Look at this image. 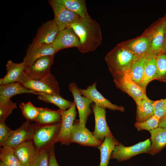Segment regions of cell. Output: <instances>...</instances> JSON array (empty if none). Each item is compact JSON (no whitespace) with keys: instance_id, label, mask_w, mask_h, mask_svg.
<instances>
[{"instance_id":"d4e9b609","label":"cell","mask_w":166,"mask_h":166,"mask_svg":"<svg viewBox=\"0 0 166 166\" xmlns=\"http://www.w3.org/2000/svg\"><path fill=\"white\" fill-rule=\"evenodd\" d=\"M154 102L146 96L136 103V122H143L154 115Z\"/></svg>"},{"instance_id":"60d3db41","label":"cell","mask_w":166,"mask_h":166,"mask_svg":"<svg viewBox=\"0 0 166 166\" xmlns=\"http://www.w3.org/2000/svg\"><path fill=\"white\" fill-rule=\"evenodd\" d=\"M158 127L164 128H166V114L160 119Z\"/></svg>"},{"instance_id":"2e32d148","label":"cell","mask_w":166,"mask_h":166,"mask_svg":"<svg viewBox=\"0 0 166 166\" xmlns=\"http://www.w3.org/2000/svg\"><path fill=\"white\" fill-rule=\"evenodd\" d=\"M57 52L52 44L35 45L31 43L28 46L23 61L26 66L30 65L39 58L46 56H54Z\"/></svg>"},{"instance_id":"277c9868","label":"cell","mask_w":166,"mask_h":166,"mask_svg":"<svg viewBox=\"0 0 166 166\" xmlns=\"http://www.w3.org/2000/svg\"><path fill=\"white\" fill-rule=\"evenodd\" d=\"M17 82L38 94L45 93L60 95L58 83L51 73L42 79H34L24 72Z\"/></svg>"},{"instance_id":"52a82bcc","label":"cell","mask_w":166,"mask_h":166,"mask_svg":"<svg viewBox=\"0 0 166 166\" xmlns=\"http://www.w3.org/2000/svg\"><path fill=\"white\" fill-rule=\"evenodd\" d=\"M75 143L80 145L97 147L102 142L98 140L86 127L80 124L79 120H75L71 131L70 144Z\"/></svg>"},{"instance_id":"7bdbcfd3","label":"cell","mask_w":166,"mask_h":166,"mask_svg":"<svg viewBox=\"0 0 166 166\" xmlns=\"http://www.w3.org/2000/svg\"><path fill=\"white\" fill-rule=\"evenodd\" d=\"M164 23L165 24V28L166 30V18H165V19L164 20Z\"/></svg>"},{"instance_id":"f1b7e54d","label":"cell","mask_w":166,"mask_h":166,"mask_svg":"<svg viewBox=\"0 0 166 166\" xmlns=\"http://www.w3.org/2000/svg\"><path fill=\"white\" fill-rule=\"evenodd\" d=\"M38 99L44 102L52 104L59 108L65 111L68 109L71 105L73 102L66 100L60 95L45 93H39L38 95Z\"/></svg>"},{"instance_id":"44dd1931","label":"cell","mask_w":166,"mask_h":166,"mask_svg":"<svg viewBox=\"0 0 166 166\" xmlns=\"http://www.w3.org/2000/svg\"><path fill=\"white\" fill-rule=\"evenodd\" d=\"M166 30L164 20L156 27L150 43V50L158 55L163 52Z\"/></svg>"},{"instance_id":"ab89813d","label":"cell","mask_w":166,"mask_h":166,"mask_svg":"<svg viewBox=\"0 0 166 166\" xmlns=\"http://www.w3.org/2000/svg\"><path fill=\"white\" fill-rule=\"evenodd\" d=\"M166 114V106L154 110V115L160 119Z\"/></svg>"},{"instance_id":"603a6c76","label":"cell","mask_w":166,"mask_h":166,"mask_svg":"<svg viewBox=\"0 0 166 166\" xmlns=\"http://www.w3.org/2000/svg\"><path fill=\"white\" fill-rule=\"evenodd\" d=\"M24 93L38 94L25 87L18 82L0 85V99H10L15 95Z\"/></svg>"},{"instance_id":"5b68a950","label":"cell","mask_w":166,"mask_h":166,"mask_svg":"<svg viewBox=\"0 0 166 166\" xmlns=\"http://www.w3.org/2000/svg\"><path fill=\"white\" fill-rule=\"evenodd\" d=\"M151 142L149 139L140 142L130 146H125L120 143L113 151L110 159H115L119 162L128 160L140 154L147 153L150 149Z\"/></svg>"},{"instance_id":"8992f818","label":"cell","mask_w":166,"mask_h":166,"mask_svg":"<svg viewBox=\"0 0 166 166\" xmlns=\"http://www.w3.org/2000/svg\"><path fill=\"white\" fill-rule=\"evenodd\" d=\"M49 3L54 14L53 20L60 30L70 27L81 17L67 8L58 0H50Z\"/></svg>"},{"instance_id":"d590c367","label":"cell","mask_w":166,"mask_h":166,"mask_svg":"<svg viewBox=\"0 0 166 166\" xmlns=\"http://www.w3.org/2000/svg\"><path fill=\"white\" fill-rule=\"evenodd\" d=\"M157 73L155 79L166 75V53L162 52L156 56Z\"/></svg>"},{"instance_id":"5bb4252c","label":"cell","mask_w":166,"mask_h":166,"mask_svg":"<svg viewBox=\"0 0 166 166\" xmlns=\"http://www.w3.org/2000/svg\"><path fill=\"white\" fill-rule=\"evenodd\" d=\"M60 31L53 20L47 21L39 28L32 43L35 45H51Z\"/></svg>"},{"instance_id":"e0dca14e","label":"cell","mask_w":166,"mask_h":166,"mask_svg":"<svg viewBox=\"0 0 166 166\" xmlns=\"http://www.w3.org/2000/svg\"><path fill=\"white\" fill-rule=\"evenodd\" d=\"M79 43L78 37L73 30L69 27L60 31L52 45L57 52L64 49L77 48Z\"/></svg>"},{"instance_id":"7c38bea8","label":"cell","mask_w":166,"mask_h":166,"mask_svg":"<svg viewBox=\"0 0 166 166\" xmlns=\"http://www.w3.org/2000/svg\"><path fill=\"white\" fill-rule=\"evenodd\" d=\"M54 56H46L36 60L31 65L26 66L24 73L34 79H40L49 75Z\"/></svg>"},{"instance_id":"9a60e30c","label":"cell","mask_w":166,"mask_h":166,"mask_svg":"<svg viewBox=\"0 0 166 166\" xmlns=\"http://www.w3.org/2000/svg\"><path fill=\"white\" fill-rule=\"evenodd\" d=\"M97 83L95 82L87 89L79 88L81 94L91 100L97 105L113 111H119L123 113L124 108L121 106L114 104L105 98L97 89Z\"/></svg>"},{"instance_id":"30bf717a","label":"cell","mask_w":166,"mask_h":166,"mask_svg":"<svg viewBox=\"0 0 166 166\" xmlns=\"http://www.w3.org/2000/svg\"><path fill=\"white\" fill-rule=\"evenodd\" d=\"M69 89L73 95L74 101L78 109L80 124L86 127L88 118L92 113L90 107L93 102L88 98L82 96L79 88L75 83H70Z\"/></svg>"},{"instance_id":"1f68e13d","label":"cell","mask_w":166,"mask_h":166,"mask_svg":"<svg viewBox=\"0 0 166 166\" xmlns=\"http://www.w3.org/2000/svg\"><path fill=\"white\" fill-rule=\"evenodd\" d=\"M23 116L30 122L35 121L42 107L34 106L30 102L26 103H22L19 105Z\"/></svg>"},{"instance_id":"cb8c5ba5","label":"cell","mask_w":166,"mask_h":166,"mask_svg":"<svg viewBox=\"0 0 166 166\" xmlns=\"http://www.w3.org/2000/svg\"><path fill=\"white\" fill-rule=\"evenodd\" d=\"M153 54H151L139 57L125 72L128 73L132 79L137 84L141 81L145 66Z\"/></svg>"},{"instance_id":"b9f144b4","label":"cell","mask_w":166,"mask_h":166,"mask_svg":"<svg viewBox=\"0 0 166 166\" xmlns=\"http://www.w3.org/2000/svg\"><path fill=\"white\" fill-rule=\"evenodd\" d=\"M163 52L166 53V33L165 35V41L164 42V44L163 47Z\"/></svg>"},{"instance_id":"6da1fadb","label":"cell","mask_w":166,"mask_h":166,"mask_svg":"<svg viewBox=\"0 0 166 166\" xmlns=\"http://www.w3.org/2000/svg\"><path fill=\"white\" fill-rule=\"evenodd\" d=\"M80 40L77 49L85 53L95 50L101 45L102 37L100 25L90 16L82 18L70 26Z\"/></svg>"},{"instance_id":"f35d334b","label":"cell","mask_w":166,"mask_h":166,"mask_svg":"<svg viewBox=\"0 0 166 166\" xmlns=\"http://www.w3.org/2000/svg\"><path fill=\"white\" fill-rule=\"evenodd\" d=\"M154 110L166 106V98L154 101L153 103Z\"/></svg>"},{"instance_id":"836d02e7","label":"cell","mask_w":166,"mask_h":166,"mask_svg":"<svg viewBox=\"0 0 166 166\" xmlns=\"http://www.w3.org/2000/svg\"><path fill=\"white\" fill-rule=\"evenodd\" d=\"M49 149L37 151L30 163V166H49Z\"/></svg>"},{"instance_id":"8fae6325","label":"cell","mask_w":166,"mask_h":166,"mask_svg":"<svg viewBox=\"0 0 166 166\" xmlns=\"http://www.w3.org/2000/svg\"><path fill=\"white\" fill-rule=\"evenodd\" d=\"M34 129V124L26 121L18 128L13 130L2 147L7 146L14 149L23 143L32 140Z\"/></svg>"},{"instance_id":"4dcf8cb0","label":"cell","mask_w":166,"mask_h":166,"mask_svg":"<svg viewBox=\"0 0 166 166\" xmlns=\"http://www.w3.org/2000/svg\"><path fill=\"white\" fill-rule=\"evenodd\" d=\"M67 8L79 15L81 18L89 16L84 0H58Z\"/></svg>"},{"instance_id":"d6a6232c","label":"cell","mask_w":166,"mask_h":166,"mask_svg":"<svg viewBox=\"0 0 166 166\" xmlns=\"http://www.w3.org/2000/svg\"><path fill=\"white\" fill-rule=\"evenodd\" d=\"M17 107L16 103L12 102L10 99H0V122L5 121Z\"/></svg>"},{"instance_id":"d6986e66","label":"cell","mask_w":166,"mask_h":166,"mask_svg":"<svg viewBox=\"0 0 166 166\" xmlns=\"http://www.w3.org/2000/svg\"><path fill=\"white\" fill-rule=\"evenodd\" d=\"M26 67L23 61L15 63L11 60L7 61L6 65V73L0 79V85L17 82L24 72Z\"/></svg>"},{"instance_id":"4316f807","label":"cell","mask_w":166,"mask_h":166,"mask_svg":"<svg viewBox=\"0 0 166 166\" xmlns=\"http://www.w3.org/2000/svg\"><path fill=\"white\" fill-rule=\"evenodd\" d=\"M150 43L148 38L142 37L130 42L125 45L134 54L140 57L152 54L149 53Z\"/></svg>"},{"instance_id":"ba28073f","label":"cell","mask_w":166,"mask_h":166,"mask_svg":"<svg viewBox=\"0 0 166 166\" xmlns=\"http://www.w3.org/2000/svg\"><path fill=\"white\" fill-rule=\"evenodd\" d=\"M76 105L74 101L67 110H60L61 114V125L56 143L69 145L71 131L77 115Z\"/></svg>"},{"instance_id":"ac0fdd59","label":"cell","mask_w":166,"mask_h":166,"mask_svg":"<svg viewBox=\"0 0 166 166\" xmlns=\"http://www.w3.org/2000/svg\"><path fill=\"white\" fill-rule=\"evenodd\" d=\"M15 154L22 166H30L37 150L32 140L21 144L14 149Z\"/></svg>"},{"instance_id":"7a4b0ae2","label":"cell","mask_w":166,"mask_h":166,"mask_svg":"<svg viewBox=\"0 0 166 166\" xmlns=\"http://www.w3.org/2000/svg\"><path fill=\"white\" fill-rule=\"evenodd\" d=\"M125 45L120 44L109 53L105 59L114 78L126 72L139 57Z\"/></svg>"},{"instance_id":"484cf974","label":"cell","mask_w":166,"mask_h":166,"mask_svg":"<svg viewBox=\"0 0 166 166\" xmlns=\"http://www.w3.org/2000/svg\"><path fill=\"white\" fill-rule=\"evenodd\" d=\"M61 121V110H55L47 108H42L35 121L41 125H49L59 123Z\"/></svg>"},{"instance_id":"4fadbf2b","label":"cell","mask_w":166,"mask_h":166,"mask_svg":"<svg viewBox=\"0 0 166 166\" xmlns=\"http://www.w3.org/2000/svg\"><path fill=\"white\" fill-rule=\"evenodd\" d=\"M93 103L91 107L94 114L95 122L93 133L98 140L102 142L105 137L113 136L107 123L105 108Z\"/></svg>"},{"instance_id":"7402d4cb","label":"cell","mask_w":166,"mask_h":166,"mask_svg":"<svg viewBox=\"0 0 166 166\" xmlns=\"http://www.w3.org/2000/svg\"><path fill=\"white\" fill-rule=\"evenodd\" d=\"M120 143L113 136H107L97 148L100 152L99 166H108L110 156L115 146Z\"/></svg>"},{"instance_id":"e575fe53","label":"cell","mask_w":166,"mask_h":166,"mask_svg":"<svg viewBox=\"0 0 166 166\" xmlns=\"http://www.w3.org/2000/svg\"><path fill=\"white\" fill-rule=\"evenodd\" d=\"M160 120L154 115L143 122H136L134 125L139 131L143 130L150 131L158 127Z\"/></svg>"},{"instance_id":"9c48e42d","label":"cell","mask_w":166,"mask_h":166,"mask_svg":"<svg viewBox=\"0 0 166 166\" xmlns=\"http://www.w3.org/2000/svg\"><path fill=\"white\" fill-rule=\"evenodd\" d=\"M114 81L117 87L132 98L136 103L147 96L145 90L133 81L126 73L114 78Z\"/></svg>"},{"instance_id":"83f0119b","label":"cell","mask_w":166,"mask_h":166,"mask_svg":"<svg viewBox=\"0 0 166 166\" xmlns=\"http://www.w3.org/2000/svg\"><path fill=\"white\" fill-rule=\"evenodd\" d=\"M157 55L153 54L150 57L145 66L142 80L137 84L144 90H146L147 85L150 81L155 80L157 70Z\"/></svg>"},{"instance_id":"8d00e7d4","label":"cell","mask_w":166,"mask_h":166,"mask_svg":"<svg viewBox=\"0 0 166 166\" xmlns=\"http://www.w3.org/2000/svg\"><path fill=\"white\" fill-rule=\"evenodd\" d=\"M6 124L5 121L0 122V145L2 146L12 131Z\"/></svg>"},{"instance_id":"3957f363","label":"cell","mask_w":166,"mask_h":166,"mask_svg":"<svg viewBox=\"0 0 166 166\" xmlns=\"http://www.w3.org/2000/svg\"><path fill=\"white\" fill-rule=\"evenodd\" d=\"M34 124L32 140L38 151L49 149L56 143L61 122L49 125H41L36 123Z\"/></svg>"},{"instance_id":"74e56055","label":"cell","mask_w":166,"mask_h":166,"mask_svg":"<svg viewBox=\"0 0 166 166\" xmlns=\"http://www.w3.org/2000/svg\"><path fill=\"white\" fill-rule=\"evenodd\" d=\"M54 147V145L49 149V166H59L56 158Z\"/></svg>"},{"instance_id":"ffe728a7","label":"cell","mask_w":166,"mask_h":166,"mask_svg":"<svg viewBox=\"0 0 166 166\" xmlns=\"http://www.w3.org/2000/svg\"><path fill=\"white\" fill-rule=\"evenodd\" d=\"M151 144L148 153L153 155L166 146V128H158L149 131Z\"/></svg>"},{"instance_id":"f546056e","label":"cell","mask_w":166,"mask_h":166,"mask_svg":"<svg viewBox=\"0 0 166 166\" xmlns=\"http://www.w3.org/2000/svg\"><path fill=\"white\" fill-rule=\"evenodd\" d=\"M2 147L0 150V166H22L15 154L14 148L7 146Z\"/></svg>"}]
</instances>
